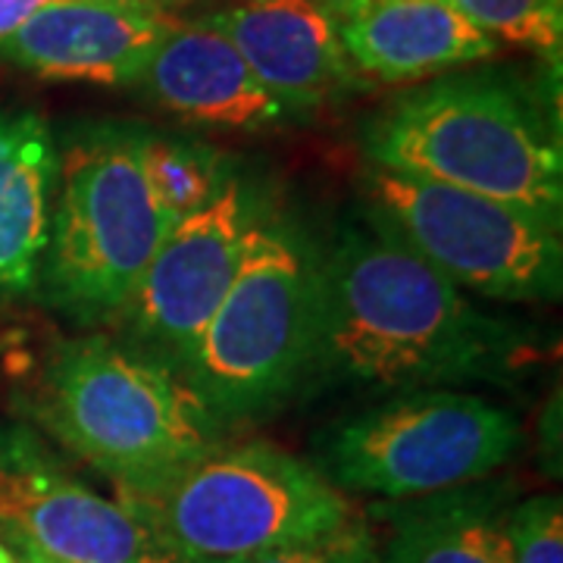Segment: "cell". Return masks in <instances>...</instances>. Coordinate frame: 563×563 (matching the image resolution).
Listing matches in <instances>:
<instances>
[{
    "instance_id": "6da1fadb",
    "label": "cell",
    "mask_w": 563,
    "mask_h": 563,
    "mask_svg": "<svg viewBox=\"0 0 563 563\" xmlns=\"http://www.w3.org/2000/svg\"><path fill=\"white\" fill-rule=\"evenodd\" d=\"M514 332L483 313L376 220L344 225L320 263L310 373L363 388H448L498 379Z\"/></svg>"
},
{
    "instance_id": "7a4b0ae2",
    "label": "cell",
    "mask_w": 563,
    "mask_h": 563,
    "mask_svg": "<svg viewBox=\"0 0 563 563\" xmlns=\"http://www.w3.org/2000/svg\"><path fill=\"white\" fill-rule=\"evenodd\" d=\"M369 166L432 179L563 222L558 129L517 81L444 73L379 110L363 129Z\"/></svg>"
},
{
    "instance_id": "3957f363",
    "label": "cell",
    "mask_w": 563,
    "mask_h": 563,
    "mask_svg": "<svg viewBox=\"0 0 563 563\" xmlns=\"http://www.w3.org/2000/svg\"><path fill=\"white\" fill-rule=\"evenodd\" d=\"M41 420L120 492L166 483L220 442V417L139 347L103 335L63 342L41 383Z\"/></svg>"
},
{
    "instance_id": "277c9868",
    "label": "cell",
    "mask_w": 563,
    "mask_h": 563,
    "mask_svg": "<svg viewBox=\"0 0 563 563\" xmlns=\"http://www.w3.org/2000/svg\"><path fill=\"white\" fill-rule=\"evenodd\" d=\"M147 542L191 563H244L357 517L351 498L276 444H217L166 483L120 492Z\"/></svg>"
},
{
    "instance_id": "5b68a950",
    "label": "cell",
    "mask_w": 563,
    "mask_h": 563,
    "mask_svg": "<svg viewBox=\"0 0 563 563\" xmlns=\"http://www.w3.org/2000/svg\"><path fill=\"white\" fill-rule=\"evenodd\" d=\"M320 263L288 222L254 220L235 279L176 373L220 420L273 407L310 373Z\"/></svg>"
},
{
    "instance_id": "8992f818",
    "label": "cell",
    "mask_w": 563,
    "mask_h": 563,
    "mask_svg": "<svg viewBox=\"0 0 563 563\" xmlns=\"http://www.w3.org/2000/svg\"><path fill=\"white\" fill-rule=\"evenodd\" d=\"M141 129L103 122L60 151L41 282L85 325L120 317L169 232L141 173Z\"/></svg>"
},
{
    "instance_id": "52a82bcc",
    "label": "cell",
    "mask_w": 563,
    "mask_h": 563,
    "mask_svg": "<svg viewBox=\"0 0 563 563\" xmlns=\"http://www.w3.org/2000/svg\"><path fill=\"white\" fill-rule=\"evenodd\" d=\"M523 444L501 404L457 388H420L342 420L317 466L339 492L410 501L488 479Z\"/></svg>"
},
{
    "instance_id": "ba28073f",
    "label": "cell",
    "mask_w": 563,
    "mask_h": 563,
    "mask_svg": "<svg viewBox=\"0 0 563 563\" xmlns=\"http://www.w3.org/2000/svg\"><path fill=\"white\" fill-rule=\"evenodd\" d=\"M369 220L461 291L495 301H558L561 229L514 203L391 169H363Z\"/></svg>"
},
{
    "instance_id": "9c48e42d",
    "label": "cell",
    "mask_w": 563,
    "mask_h": 563,
    "mask_svg": "<svg viewBox=\"0 0 563 563\" xmlns=\"http://www.w3.org/2000/svg\"><path fill=\"white\" fill-rule=\"evenodd\" d=\"M254 220L251 195L242 181L229 179L213 201L169 225L117 317L125 344L179 373L239 273Z\"/></svg>"
},
{
    "instance_id": "30bf717a",
    "label": "cell",
    "mask_w": 563,
    "mask_h": 563,
    "mask_svg": "<svg viewBox=\"0 0 563 563\" xmlns=\"http://www.w3.org/2000/svg\"><path fill=\"white\" fill-rule=\"evenodd\" d=\"M0 542L54 563H139L147 536L120 501L73 476L32 429L0 422Z\"/></svg>"
},
{
    "instance_id": "8fae6325",
    "label": "cell",
    "mask_w": 563,
    "mask_h": 563,
    "mask_svg": "<svg viewBox=\"0 0 563 563\" xmlns=\"http://www.w3.org/2000/svg\"><path fill=\"white\" fill-rule=\"evenodd\" d=\"M176 25L163 0H63L3 41L0 57L38 79L139 85Z\"/></svg>"
},
{
    "instance_id": "7c38bea8",
    "label": "cell",
    "mask_w": 563,
    "mask_h": 563,
    "mask_svg": "<svg viewBox=\"0 0 563 563\" xmlns=\"http://www.w3.org/2000/svg\"><path fill=\"white\" fill-rule=\"evenodd\" d=\"M201 22L232 41L263 88L298 117L363 85L320 0H239Z\"/></svg>"
},
{
    "instance_id": "4fadbf2b",
    "label": "cell",
    "mask_w": 563,
    "mask_h": 563,
    "mask_svg": "<svg viewBox=\"0 0 563 563\" xmlns=\"http://www.w3.org/2000/svg\"><path fill=\"white\" fill-rule=\"evenodd\" d=\"M139 85L163 110L225 132H276L298 120L263 88L232 41L207 22H179L154 51Z\"/></svg>"
},
{
    "instance_id": "5bb4252c",
    "label": "cell",
    "mask_w": 563,
    "mask_h": 563,
    "mask_svg": "<svg viewBox=\"0 0 563 563\" xmlns=\"http://www.w3.org/2000/svg\"><path fill=\"white\" fill-rule=\"evenodd\" d=\"M339 38L361 79L413 85L492 60L498 41L479 32L451 0H379L335 16Z\"/></svg>"
},
{
    "instance_id": "9a60e30c",
    "label": "cell",
    "mask_w": 563,
    "mask_h": 563,
    "mask_svg": "<svg viewBox=\"0 0 563 563\" xmlns=\"http://www.w3.org/2000/svg\"><path fill=\"white\" fill-rule=\"evenodd\" d=\"M60 147L38 110H0V298L41 282Z\"/></svg>"
},
{
    "instance_id": "2e32d148",
    "label": "cell",
    "mask_w": 563,
    "mask_h": 563,
    "mask_svg": "<svg viewBox=\"0 0 563 563\" xmlns=\"http://www.w3.org/2000/svg\"><path fill=\"white\" fill-rule=\"evenodd\" d=\"M391 504L376 563H514L507 485L483 479Z\"/></svg>"
},
{
    "instance_id": "e0dca14e",
    "label": "cell",
    "mask_w": 563,
    "mask_h": 563,
    "mask_svg": "<svg viewBox=\"0 0 563 563\" xmlns=\"http://www.w3.org/2000/svg\"><path fill=\"white\" fill-rule=\"evenodd\" d=\"M222 169L225 161L201 141L151 132H144L141 139V173L151 198L169 225L213 201V195L229 181Z\"/></svg>"
},
{
    "instance_id": "ac0fdd59",
    "label": "cell",
    "mask_w": 563,
    "mask_h": 563,
    "mask_svg": "<svg viewBox=\"0 0 563 563\" xmlns=\"http://www.w3.org/2000/svg\"><path fill=\"white\" fill-rule=\"evenodd\" d=\"M492 41H507L554 66L563 47V0H451Z\"/></svg>"
},
{
    "instance_id": "d6986e66",
    "label": "cell",
    "mask_w": 563,
    "mask_h": 563,
    "mask_svg": "<svg viewBox=\"0 0 563 563\" xmlns=\"http://www.w3.org/2000/svg\"><path fill=\"white\" fill-rule=\"evenodd\" d=\"M514 563H563V504L536 495L510 507Z\"/></svg>"
},
{
    "instance_id": "ffe728a7",
    "label": "cell",
    "mask_w": 563,
    "mask_h": 563,
    "mask_svg": "<svg viewBox=\"0 0 563 563\" xmlns=\"http://www.w3.org/2000/svg\"><path fill=\"white\" fill-rule=\"evenodd\" d=\"M376 542L379 539L373 526L354 517L351 523L339 526L335 532H325L320 539L276 548L244 563H376Z\"/></svg>"
},
{
    "instance_id": "44dd1931",
    "label": "cell",
    "mask_w": 563,
    "mask_h": 563,
    "mask_svg": "<svg viewBox=\"0 0 563 563\" xmlns=\"http://www.w3.org/2000/svg\"><path fill=\"white\" fill-rule=\"evenodd\" d=\"M54 3H63V0H0V44Z\"/></svg>"
},
{
    "instance_id": "7402d4cb",
    "label": "cell",
    "mask_w": 563,
    "mask_h": 563,
    "mask_svg": "<svg viewBox=\"0 0 563 563\" xmlns=\"http://www.w3.org/2000/svg\"><path fill=\"white\" fill-rule=\"evenodd\" d=\"M139 563H191V561L179 558L176 551H166V548H161V544L147 542L144 544V551H141Z\"/></svg>"
},
{
    "instance_id": "603a6c76",
    "label": "cell",
    "mask_w": 563,
    "mask_h": 563,
    "mask_svg": "<svg viewBox=\"0 0 563 563\" xmlns=\"http://www.w3.org/2000/svg\"><path fill=\"white\" fill-rule=\"evenodd\" d=\"M322 7L339 16V13H347V10H357V7H366V3H379V0H320Z\"/></svg>"
},
{
    "instance_id": "cb8c5ba5",
    "label": "cell",
    "mask_w": 563,
    "mask_h": 563,
    "mask_svg": "<svg viewBox=\"0 0 563 563\" xmlns=\"http://www.w3.org/2000/svg\"><path fill=\"white\" fill-rule=\"evenodd\" d=\"M0 563H20V558L13 554V548H7L3 542H0Z\"/></svg>"
},
{
    "instance_id": "d4e9b609",
    "label": "cell",
    "mask_w": 563,
    "mask_h": 563,
    "mask_svg": "<svg viewBox=\"0 0 563 563\" xmlns=\"http://www.w3.org/2000/svg\"><path fill=\"white\" fill-rule=\"evenodd\" d=\"M20 563H51V561H41V558H29V554H22Z\"/></svg>"
},
{
    "instance_id": "484cf974",
    "label": "cell",
    "mask_w": 563,
    "mask_h": 563,
    "mask_svg": "<svg viewBox=\"0 0 563 563\" xmlns=\"http://www.w3.org/2000/svg\"><path fill=\"white\" fill-rule=\"evenodd\" d=\"M51 563H54V561H51Z\"/></svg>"
}]
</instances>
